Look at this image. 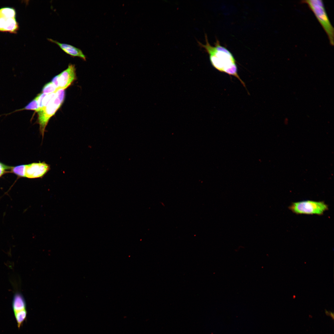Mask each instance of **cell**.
I'll list each match as a JSON object with an SVG mask.
<instances>
[{
	"label": "cell",
	"mask_w": 334,
	"mask_h": 334,
	"mask_svg": "<svg viewBox=\"0 0 334 334\" xmlns=\"http://www.w3.org/2000/svg\"><path fill=\"white\" fill-rule=\"evenodd\" d=\"M205 37L206 44H203L199 41L197 42L200 47L204 49L209 54L212 66L221 72L236 77L246 87L245 83L238 74L236 61L232 54L225 47L221 45L218 40H216L214 46H212L209 44L206 34H205Z\"/></svg>",
	"instance_id": "1"
},
{
	"label": "cell",
	"mask_w": 334,
	"mask_h": 334,
	"mask_svg": "<svg viewBox=\"0 0 334 334\" xmlns=\"http://www.w3.org/2000/svg\"><path fill=\"white\" fill-rule=\"evenodd\" d=\"M301 3L306 4L314 13L326 33L330 44H334V28L331 24L321 0H306Z\"/></svg>",
	"instance_id": "2"
},
{
	"label": "cell",
	"mask_w": 334,
	"mask_h": 334,
	"mask_svg": "<svg viewBox=\"0 0 334 334\" xmlns=\"http://www.w3.org/2000/svg\"><path fill=\"white\" fill-rule=\"evenodd\" d=\"M64 90L60 89L56 92L54 97L47 105L37 112V123L39 125L40 134L43 139L45 128L50 118L62 105L64 99Z\"/></svg>",
	"instance_id": "3"
},
{
	"label": "cell",
	"mask_w": 334,
	"mask_h": 334,
	"mask_svg": "<svg viewBox=\"0 0 334 334\" xmlns=\"http://www.w3.org/2000/svg\"><path fill=\"white\" fill-rule=\"evenodd\" d=\"M289 208L296 214L321 215L328 209V206L323 201L307 200L293 203Z\"/></svg>",
	"instance_id": "4"
},
{
	"label": "cell",
	"mask_w": 334,
	"mask_h": 334,
	"mask_svg": "<svg viewBox=\"0 0 334 334\" xmlns=\"http://www.w3.org/2000/svg\"><path fill=\"white\" fill-rule=\"evenodd\" d=\"M50 166L45 162L25 165V177L29 178H42L50 170Z\"/></svg>",
	"instance_id": "5"
},
{
	"label": "cell",
	"mask_w": 334,
	"mask_h": 334,
	"mask_svg": "<svg viewBox=\"0 0 334 334\" xmlns=\"http://www.w3.org/2000/svg\"><path fill=\"white\" fill-rule=\"evenodd\" d=\"M75 69L74 65L69 64L66 70L59 74L57 90L66 89L76 79Z\"/></svg>",
	"instance_id": "6"
},
{
	"label": "cell",
	"mask_w": 334,
	"mask_h": 334,
	"mask_svg": "<svg viewBox=\"0 0 334 334\" xmlns=\"http://www.w3.org/2000/svg\"><path fill=\"white\" fill-rule=\"evenodd\" d=\"M19 26L16 18L8 17L0 14V31L15 33Z\"/></svg>",
	"instance_id": "7"
},
{
	"label": "cell",
	"mask_w": 334,
	"mask_h": 334,
	"mask_svg": "<svg viewBox=\"0 0 334 334\" xmlns=\"http://www.w3.org/2000/svg\"><path fill=\"white\" fill-rule=\"evenodd\" d=\"M47 39L50 42L57 44L65 53L71 56L78 57L84 61L86 60V56L80 49L71 45L61 43L51 39L48 38Z\"/></svg>",
	"instance_id": "8"
},
{
	"label": "cell",
	"mask_w": 334,
	"mask_h": 334,
	"mask_svg": "<svg viewBox=\"0 0 334 334\" xmlns=\"http://www.w3.org/2000/svg\"><path fill=\"white\" fill-rule=\"evenodd\" d=\"M12 308L14 313L26 309L25 300L23 295L19 292H16L13 296Z\"/></svg>",
	"instance_id": "9"
},
{
	"label": "cell",
	"mask_w": 334,
	"mask_h": 334,
	"mask_svg": "<svg viewBox=\"0 0 334 334\" xmlns=\"http://www.w3.org/2000/svg\"><path fill=\"white\" fill-rule=\"evenodd\" d=\"M16 319L17 326L20 328L23 322L26 318L27 312L26 309L14 313Z\"/></svg>",
	"instance_id": "10"
},
{
	"label": "cell",
	"mask_w": 334,
	"mask_h": 334,
	"mask_svg": "<svg viewBox=\"0 0 334 334\" xmlns=\"http://www.w3.org/2000/svg\"><path fill=\"white\" fill-rule=\"evenodd\" d=\"M0 14L8 17L16 18V12L13 8L3 7L0 8Z\"/></svg>",
	"instance_id": "11"
},
{
	"label": "cell",
	"mask_w": 334,
	"mask_h": 334,
	"mask_svg": "<svg viewBox=\"0 0 334 334\" xmlns=\"http://www.w3.org/2000/svg\"><path fill=\"white\" fill-rule=\"evenodd\" d=\"M31 110L38 112L39 111V108L37 97H36L22 110Z\"/></svg>",
	"instance_id": "12"
},
{
	"label": "cell",
	"mask_w": 334,
	"mask_h": 334,
	"mask_svg": "<svg viewBox=\"0 0 334 334\" xmlns=\"http://www.w3.org/2000/svg\"><path fill=\"white\" fill-rule=\"evenodd\" d=\"M57 88L51 82H49L45 85L42 88V93L48 94L56 92Z\"/></svg>",
	"instance_id": "13"
},
{
	"label": "cell",
	"mask_w": 334,
	"mask_h": 334,
	"mask_svg": "<svg viewBox=\"0 0 334 334\" xmlns=\"http://www.w3.org/2000/svg\"><path fill=\"white\" fill-rule=\"evenodd\" d=\"M25 165H22L15 167L12 169V172L21 177H25Z\"/></svg>",
	"instance_id": "14"
},
{
	"label": "cell",
	"mask_w": 334,
	"mask_h": 334,
	"mask_svg": "<svg viewBox=\"0 0 334 334\" xmlns=\"http://www.w3.org/2000/svg\"><path fill=\"white\" fill-rule=\"evenodd\" d=\"M59 77V74L55 76L52 79L51 82L53 84L55 87L57 89L59 86L58 79Z\"/></svg>",
	"instance_id": "15"
},
{
	"label": "cell",
	"mask_w": 334,
	"mask_h": 334,
	"mask_svg": "<svg viewBox=\"0 0 334 334\" xmlns=\"http://www.w3.org/2000/svg\"><path fill=\"white\" fill-rule=\"evenodd\" d=\"M5 166L0 163V177L5 172Z\"/></svg>",
	"instance_id": "16"
}]
</instances>
